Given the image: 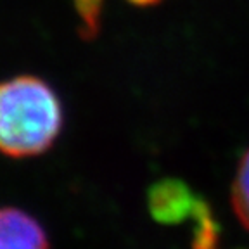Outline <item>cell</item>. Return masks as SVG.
I'll use <instances>...</instances> for the list:
<instances>
[{
    "label": "cell",
    "mask_w": 249,
    "mask_h": 249,
    "mask_svg": "<svg viewBox=\"0 0 249 249\" xmlns=\"http://www.w3.org/2000/svg\"><path fill=\"white\" fill-rule=\"evenodd\" d=\"M62 128V104L49 83L16 76L0 83V152L31 158L51 149Z\"/></svg>",
    "instance_id": "6da1fadb"
},
{
    "label": "cell",
    "mask_w": 249,
    "mask_h": 249,
    "mask_svg": "<svg viewBox=\"0 0 249 249\" xmlns=\"http://www.w3.org/2000/svg\"><path fill=\"white\" fill-rule=\"evenodd\" d=\"M0 249H49L43 227L18 208H0Z\"/></svg>",
    "instance_id": "7a4b0ae2"
},
{
    "label": "cell",
    "mask_w": 249,
    "mask_h": 249,
    "mask_svg": "<svg viewBox=\"0 0 249 249\" xmlns=\"http://www.w3.org/2000/svg\"><path fill=\"white\" fill-rule=\"evenodd\" d=\"M232 208L244 229L249 230V149L239 161L232 183Z\"/></svg>",
    "instance_id": "3957f363"
},
{
    "label": "cell",
    "mask_w": 249,
    "mask_h": 249,
    "mask_svg": "<svg viewBox=\"0 0 249 249\" xmlns=\"http://www.w3.org/2000/svg\"><path fill=\"white\" fill-rule=\"evenodd\" d=\"M78 14L82 18L83 28L90 33L95 31L99 26V18H101L102 0H76Z\"/></svg>",
    "instance_id": "277c9868"
}]
</instances>
